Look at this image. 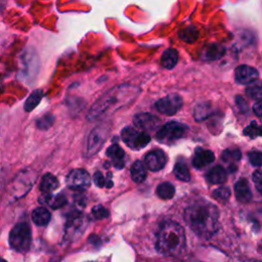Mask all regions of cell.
<instances>
[{"label":"cell","instance_id":"obj_41","mask_svg":"<svg viewBox=\"0 0 262 262\" xmlns=\"http://www.w3.org/2000/svg\"><path fill=\"white\" fill-rule=\"evenodd\" d=\"M3 10H4V8H3V7H2V6H0V12H2V11H3Z\"/></svg>","mask_w":262,"mask_h":262},{"label":"cell","instance_id":"obj_5","mask_svg":"<svg viewBox=\"0 0 262 262\" xmlns=\"http://www.w3.org/2000/svg\"><path fill=\"white\" fill-rule=\"evenodd\" d=\"M31 228L27 222L18 223L11 232L10 245L18 252H26L31 246Z\"/></svg>","mask_w":262,"mask_h":262},{"label":"cell","instance_id":"obj_21","mask_svg":"<svg viewBox=\"0 0 262 262\" xmlns=\"http://www.w3.org/2000/svg\"><path fill=\"white\" fill-rule=\"evenodd\" d=\"M50 219H51V214L44 207H38L32 213V220L38 226H44L48 224Z\"/></svg>","mask_w":262,"mask_h":262},{"label":"cell","instance_id":"obj_12","mask_svg":"<svg viewBox=\"0 0 262 262\" xmlns=\"http://www.w3.org/2000/svg\"><path fill=\"white\" fill-rule=\"evenodd\" d=\"M135 125L144 131H154L160 126V119L149 113L138 114L134 119Z\"/></svg>","mask_w":262,"mask_h":262},{"label":"cell","instance_id":"obj_24","mask_svg":"<svg viewBox=\"0 0 262 262\" xmlns=\"http://www.w3.org/2000/svg\"><path fill=\"white\" fill-rule=\"evenodd\" d=\"M174 174L177 179L181 181H189L190 180V173L187 167V164L183 159H180L176 162L174 166Z\"/></svg>","mask_w":262,"mask_h":262},{"label":"cell","instance_id":"obj_8","mask_svg":"<svg viewBox=\"0 0 262 262\" xmlns=\"http://www.w3.org/2000/svg\"><path fill=\"white\" fill-rule=\"evenodd\" d=\"M182 97L176 93L169 94L165 97L159 100L155 107L158 112L166 116L175 115L182 107Z\"/></svg>","mask_w":262,"mask_h":262},{"label":"cell","instance_id":"obj_17","mask_svg":"<svg viewBox=\"0 0 262 262\" xmlns=\"http://www.w3.org/2000/svg\"><path fill=\"white\" fill-rule=\"evenodd\" d=\"M225 53V48L217 43L210 44L203 49L202 58L204 60H216L222 57Z\"/></svg>","mask_w":262,"mask_h":262},{"label":"cell","instance_id":"obj_14","mask_svg":"<svg viewBox=\"0 0 262 262\" xmlns=\"http://www.w3.org/2000/svg\"><path fill=\"white\" fill-rule=\"evenodd\" d=\"M215 159L214 153L209 150H204L199 148L195 151L193 159H192V166L194 168L202 169L205 166L211 164Z\"/></svg>","mask_w":262,"mask_h":262},{"label":"cell","instance_id":"obj_38","mask_svg":"<svg viewBox=\"0 0 262 262\" xmlns=\"http://www.w3.org/2000/svg\"><path fill=\"white\" fill-rule=\"evenodd\" d=\"M253 180L257 190L262 194V171L258 170L253 174Z\"/></svg>","mask_w":262,"mask_h":262},{"label":"cell","instance_id":"obj_29","mask_svg":"<svg viewBox=\"0 0 262 262\" xmlns=\"http://www.w3.org/2000/svg\"><path fill=\"white\" fill-rule=\"evenodd\" d=\"M246 93L252 100L262 102V82L254 81L246 89Z\"/></svg>","mask_w":262,"mask_h":262},{"label":"cell","instance_id":"obj_4","mask_svg":"<svg viewBox=\"0 0 262 262\" xmlns=\"http://www.w3.org/2000/svg\"><path fill=\"white\" fill-rule=\"evenodd\" d=\"M188 130V127L182 123L176 121H170L163 125L156 135V139L159 143L171 145L180 139L184 138Z\"/></svg>","mask_w":262,"mask_h":262},{"label":"cell","instance_id":"obj_30","mask_svg":"<svg viewBox=\"0 0 262 262\" xmlns=\"http://www.w3.org/2000/svg\"><path fill=\"white\" fill-rule=\"evenodd\" d=\"M84 227V219L82 217H75L74 219L69 220L68 226H67V233L71 237L72 235H77L78 232H83Z\"/></svg>","mask_w":262,"mask_h":262},{"label":"cell","instance_id":"obj_9","mask_svg":"<svg viewBox=\"0 0 262 262\" xmlns=\"http://www.w3.org/2000/svg\"><path fill=\"white\" fill-rule=\"evenodd\" d=\"M146 166L151 171H160L165 167L167 163V157L163 151L155 150L150 152L145 159Z\"/></svg>","mask_w":262,"mask_h":262},{"label":"cell","instance_id":"obj_16","mask_svg":"<svg viewBox=\"0 0 262 262\" xmlns=\"http://www.w3.org/2000/svg\"><path fill=\"white\" fill-rule=\"evenodd\" d=\"M107 156L111 159L113 165L118 168L121 169L124 167L125 165V152L123 151V149L114 144L112 145L108 150H107Z\"/></svg>","mask_w":262,"mask_h":262},{"label":"cell","instance_id":"obj_26","mask_svg":"<svg viewBox=\"0 0 262 262\" xmlns=\"http://www.w3.org/2000/svg\"><path fill=\"white\" fill-rule=\"evenodd\" d=\"M43 96L42 90H35L34 92H32L29 97L27 98V101L25 102L24 109L26 112H31L34 110L41 102V98Z\"/></svg>","mask_w":262,"mask_h":262},{"label":"cell","instance_id":"obj_22","mask_svg":"<svg viewBox=\"0 0 262 262\" xmlns=\"http://www.w3.org/2000/svg\"><path fill=\"white\" fill-rule=\"evenodd\" d=\"M58 185H59V183H58L57 178L54 175H52L51 173H46L45 175H43L39 187L42 192L48 193V192L55 190L58 187Z\"/></svg>","mask_w":262,"mask_h":262},{"label":"cell","instance_id":"obj_6","mask_svg":"<svg viewBox=\"0 0 262 262\" xmlns=\"http://www.w3.org/2000/svg\"><path fill=\"white\" fill-rule=\"evenodd\" d=\"M110 125L109 124H101L96 126L87 138L85 156L91 157L101 151L105 143L107 142L110 136Z\"/></svg>","mask_w":262,"mask_h":262},{"label":"cell","instance_id":"obj_32","mask_svg":"<svg viewBox=\"0 0 262 262\" xmlns=\"http://www.w3.org/2000/svg\"><path fill=\"white\" fill-rule=\"evenodd\" d=\"M244 136L254 140L256 138L262 137V125L253 121L249 126L244 129Z\"/></svg>","mask_w":262,"mask_h":262},{"label":"cell","instance_id":"obj_28","mask_svg":"<svg viewBox=\"0 0 262 262\" xmlns=\"http://www.w3.org/2000/svg\"><path fill=\"white\" fill-rule=\"evenodd\" d=\"M212 115V108L207 103L196 105L194 108V119L196 121H204Z\"/></svg>","mask_w":262,"mask_h":262},{"label":"cell","instance_id":"obj_1","mask_svg":"<svg viewBox=\"0 0 262 262\" xmlns=\"http://www.w3.org/2000/svg\"><path fill=\"white\" fill-rule=\"evenodd\" d=\"M184 219L191 231L205 240L211 239L219 229V210L204 199H196L186 207Z\"/></svg>","mask_w":262,"mask_h":262},{"label":"cell","instance_id":"obj_15","mask_svg":"<svg viewBox=\"0 0 262 262\" xmlns=\"http://www.w3.org/2000/svg\"><path fill=\"white\" fill-rule=\"evenodd\" d=\"M235 192L237 200L241 203H249L252 200V191L248 180L245 178H241L236 182Z\"/></svg>","mask_w":262,"mask_h":262},{"label":"cell","instance_id":"obj_7","mask_svg":"<svg viewBox=\"0 0 262 262\" xmlns=\"http://www.w3.org/2000/svg\"><path fill=\"white\" fill-rule=\"evenodd\" d=\"M121 138L123 142L133 150H142L151 142V137L146 131H140L133 127H126L122 130Z\"/></svg>","mask_w":262,"mask_h":262},{"label":"cell","instance_id":"obj_31","mask_svg":"<svg viewBox=\"0 0 262 262\" xmlns=\"http://www.w3.org/2000/svg\"><path fill=\"white\" fill-rule=\"evenodd\" d=\"M241 151L238 149H231V150H225L222 155H221V159L224 163L229 164V165H232V164L240 161L241 159Z\"/></svg>","mask_w":262,"mask_h":262},{"label":"cell","instance_id":"obj_20","mask_svg":"<svg viewBox=\"0 0 262 262\" xmlns=\"http://www.w3.org/2000/svg\"><path fill=\"white\" fill-rule=\"evenodd\" d=\"M178 61V52L174 48H168L164 51L161 57V63L165 69H173Z\"/></svg>","mask_w":262,"mask_h":262},{"label":"cell","instance_id":"obj_34","mask_svg":"<svg viewBox=\"0 0 262 262\" xmlns=\"http://www.w3.org/2000/svg\"><path fill=\"white\" fill-rule=\"evenodd\" d=\"M111 178H112V174L109 173V174H108V179L106 180L105 177H104V175H103L100 171L95 172L94 175H93L94 183H95L97 186H100V187H103V186H107V187H109V188L112 187V186H113V182H112Z\"/></svg>","mask_w":262,"mask_h":262},{"label":"cell","instance_id":"obj_3","mask_svg":"<svg viewBox=\"0 0 262 262\" xmlns=\"http://www.w3.org/2000/svg\"><path fill=\"white\" fill-rule=\"evenodd\" d=\"M186 246L184 229L175 221H164L157 233V251L169 257L180 256Z\"/></svg>","mask_w":262,"mask_h":262},{"label":"cell","instance_id":"obj_2","mask_svg":"<svg viewBox=\"0 0 262 262\" xmlns=\"http://www.w3.org/2000/svg\"><path fill=\"white\" fill-rule=\"evenodd\" d=\"M140 91L139 87L131 84H122L111 88L93 104L88 113V120L101 119L129 106L140 94Z\"/></svg>","mask_w":262,"mask_h":262},{"label":"cell","instance_id":"obj_13","mask_svg":"<svg viewBox=\"0 0 262 262\" xmlns=\"http://www.w3.org/2000/svg\"><path fill=\"white\" fill-rule=\"evenodd\" d=\"M259 76L258 71L253 68L250 67V66H246V64H242L240 67H238L235 71V79L238 83L240 84H251L252 82L256 81L257 78Z\"/></svg>","mask_w":262,"mask_h":262},{"label":"cell","instance_id":"obj_19","mask_svg":"<svg viewBox=\"0 0 262 262\" xmlns=\"http://www.w3.org/2000/svg\"><path fill=\"white\" fill-rule=\"evenodd\" d=\"M227 173L221 166H215L206 175V179L210 184H221L226 181Z\"/></svg>","mask_w":262,"mask_h":262},{"label":"cell","instance_id":"obj_23","mask_svg":"<svg viewBox=\"0 0 262 262\" xmlns=\"http://www.w3.org/2000/svg\"><path fill=\"white\" fill-rule=\"evenodd\" d=\"M130 173H131V178H133V180L138 183L143 182L147 178V171H146L145 165L140 160H138L134 163L133 167H131Z\"/></svg>","mask_w":262,"mask_h":262},{"label":"cell","instance_id":"obj_27","mask_svg":"<svg viewBox=\"0 0 262 262\" xmlns=\"http://www.w3.org/2000/svg\"><path fill=\"white\" fill-rule=\"evenodd\" d=\"M179 37L186 43H193L199 38V31L195 27L189 26L179 32Z\"/></svg>","mask_w":262,"mask_h":262},{"label":"cell","instance_id":"obj_37","mask_svg":"<svg viewBox=\"0 0 262 262\" xmlns=\"http://www.w3.org/2000/svg\"><path fill=\"white\" fill-rule=\"evenodd\" d=\"M249 160L253 166H262V153L261 152H251L249 153Z\"/></svg>","mask_w":262,"mask_h":262},{"label":"cell","instance_id":"obj_39","mask_svg":"<svg viewBox=\"0 0 262 262\" xmlns=\"http://www.w3.org/2000/svg\"><path fill=\"white\" fill-rule=\"evenodd\" d=\"M236 103L241 112H248V104L242 96L236 97Z\"/></svg>","mask_w":262,"mask_h":262},{"label":"cell","instance_id":"obj_36","mask_svg":"<svg viewBox=\"0 0 262 262\" xmlns=\"http://www.w3.org/2000/svg\"><path fill=\"white\" fill-rule=\"evenodd\" d=\"M54 121V118L51 115H45L37 121V126L39 129H48Z\"/></svg>","mask_w":262,"mask_h":262},{"label":"cell","instance_id":"obj_10","mask_svg":"<svg viewBox=\"0 0 262 262\" xmlns=\"http://www.w3.org/2000/svg\"><path fill=\"white\" fill-rule=\"evenodd\" d=\"M32 172L30 171H23L18 175V177L15 179L16 181L14 182V190L13 193L14 195H17V198H21L23 194H25L28 190H30L33 182H34V177L32 176Z\"/></svg>","mask_w":262,"mask_h":262},{"label":"cell","instance_id":"obj_11","mask_svg":"<svg viewBox=\"0 0 262 262\" xmlns=\"http://www.w3.org/2000/svg\"><path fill=\"white\" fill-rule=\"evenodd\" d=\"M90 181V176L88 172L84 169H74L69 173L67 177L68 185L74 189L89 186Z\"/></svg>","mask_w":262,"mask_h":262},{"label":"cell","instance_id":"obj_40","mask_svg":"<svg viewBox=\"0 0 262 262\" xmlns=\"http://www.w3.org/2000/svg\"><path fill=\"white\" fill-rule=\"evenodd\" d=\"M253 110H254V113H255L257 116L262 117V102L256 104V105L254 106V109H253Z\"/></svg>","mask_w":262,"mask_h":262},{"label":"cell","instance_id":"obj_18","mask_svg":"<svg viewBox=\"0 0 262 262\" xmlns=\"http://www.w3.org/2000/svg\"><path fill=\"white\" fill-rule=\"evenodd\" d=\"M40 202L43 203V204H47L52 209H58V208H60V207H62L66 204H67L68 200L61 193L52 195V194H50V192H48V193H46L45 195L42 196V198L40 199Z\"/></svg>","mask_w":262,"mask_h":262},{"label":"cell","instance_id":"obj_33","mask_svg":"<svg viewBox=\"0 0 262 262\" xmlns=\"http://www.w3.org/2000/svg\"><path fill=\"white\" fill-rule=\"evenodd\" d=\"M231 196V190L227 186H221L213 191V198L219 203H226Z\"/></svg>","mask_w":262,"mask_h":262},{"label":"cell","instance_id":"obj_35","mask_svg":"<svg viewBox=\"0 0 262 262\" xmlns=\"http://www.w3.org/2000/svg\"><path fill=\"white\" fill-rule=\"evenodd\" d=\"M92 215L95 219H104L109 217V211L102 205H96L92 208Z\"/></svg>","mask_w":262,"mask_h":262},{"label":"cell","instance_id":"obj_25","mask_svg":"<svg viewBox=\"0 0 262 262\" xmlns=\"http://www.w3.org/2000/svg\"><path fill=\"white\" fill-rule=\"evenodd\" d=\"M175 188L174 185L170 182H163L157 187V194L159 198L163 200H170L174 196Z\"/></svg>","mask_w":262,"mask_h":262}]
</instances>
